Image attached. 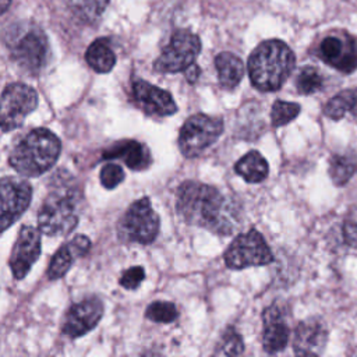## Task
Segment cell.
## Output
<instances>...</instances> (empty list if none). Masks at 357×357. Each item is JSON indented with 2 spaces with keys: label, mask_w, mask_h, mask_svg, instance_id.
Instances as JSON below:
<instances>
[{
  "label": "cell",
  "mask_w": 357,
  "mask_h": 357,
  "mask_svg": "<svg viewBox=\"0 0 357 357\" xmlns=\"http://www.w3.org/2000/svg\"><path fill=\"white\" fill-rule=\"evenodd\" d=\"M176 206L188 223L216 234H231L240 223L237 205L218 188L198 181H184L178 187Z\"/></svg>",
  "instance_id": "obj_1"
},
{
  "label": "cell",
  "mask_w": 357,
  "mask_h": 357,
  "mask_svg": "<svg viewBox=\"0 0 357 357\" xmlns=\"http://www.w3.org/2000/svg\"><path fill=\"white\" fill-rule=\"evenodd\" d=\"M296 66L293 50L282 40L271 39L259 43L248 57L251 84L264 92L282 88Z\"/></svg>",
  "instance_id": "obj_2"
},
{
  "label": "cell",
  "mask_w": 357,
  "mask_h": 357,
  "mask_svg": "<svg viewBox=\"0 0 357 357\" xmlns=\"http://www.w3.org/2000/svg\"><path fill=\"white\" fill-rule=\"evenodd\" d=\"M61 142L47 128H33L11 151L10 165L25 177L46 173L59 159Z\"/></svg>",
  "instance_id": "obj_3"
},
{
  "label": "cell",
  "mask_w": 357,
  "mask_h": 357,
  "mask_svg": "<svg viewBox=\"0 0 357 357\" xmlns=\"http://www.w3.org/2000/svg\"><path fill=\"white\" fill-rule=\"evenodd\" d=\"M74 188L59 187L43 201L38 212V229L47 236H66L78 223L77 201Z\"/></svg>",
  "instance_id": "obj_4"
},
{
  "label": "cell",
  "mask_w": 357,
  "mask_h": 357,
  "mask_svg": "<svg viewBox=\"0 0 357 357\" xmlns=\"http://www.w3.org/2000/svg\"><path fill=\"white\" fill-rule=\"evenodd\" d=\"M159 233V216L149 198L137 199L119 222V234L124 241L151 244Z\"/></svg>",
  "instance_id": "obj_5"
},
{
  "label": "cell",
  "mask_w": 357,
  "mask_h": 357,
  "mask_svg": "<svg viewBox=\"0 0 357 357\" xmlns=\"http://www.w3.org/2000/svg\"><path fill=\"white\" fill-rule=\"evenodd\" d=\"M223 131L222 119L197 113L190 116L180 128L178 148L187 158H195L209 148Z\"/></svg>",
  "instance_id": "obj_6"
},
{
  "label": "cell",
  "mask_w": 357,
  "mask_h": 357,
  "mask_svg": "<svg viewBox=\"0 0 357 357\" xmlns=\"http://www.w3.org/2000/svg\"><path fill=\"white\" fill-rule=\"evenodd\" d=\"M223 257L226 266L230 269L268 265L273 261V254L264 236L255 229L238 234L225 251Z\"/></svg>",
  "instance_id": "obj_7"
},
{
  "label": "cell",
  "mask_w": 357,
  "mask_h": 357,
  "mask_svg": "<svg viewBox=\"0 0 357 357\" xmlns=\"http://www.w3.org/2000/svg\"><path fill=\"white\" fill-rule=\"evenodd\" d=\"M38 106L36 91L22 82H13L0 95V128L13 131L22 126L25 117Z\"/></svg>",
  "instance_id": "obj_8"
},
{
  "label": "cell",
  "mask_w": 357,
  "mask_h": 357,
  "mask_svg": "<svg viewBox=\"0 0 357 357\" xmlns=\"http://www.w3.org/2000/svg\"><path fill=\"white\" fill-rule=\"evenodd\" d=\"M201 52L199 38L187 31H176L170 42L162 49L160 56L155 60L153 68L162 74H173L184 71L191 66Z\"/></svg>",
  "instance_id": "obj_9"
},
{
  "label": "cell",
  "mask_w": 357,
  "mask_h": 357,
  "mask_svg": "<svg viewBox=\"0 0 357 357\" xmlns=\"http://www.w3.org/2000/svg\"><path fill=\"white\" fill-rule=\"evenodd\" d=\"M13 60L24 71L38 74L46 64L49 45L45 33L38 28H28L8 42Z\"/></svg>",
  "instance_id": "obj_10"
},
{
  "label": "cell",
  "mask_w": 357,
  "mask_h": 357,
  "mask_svg": "<svg viewBox=\"0 0 357 357\" xmlns=\"http://www.w3.org/2000/svg\"><path fill=\"white\" fill-rule=\"evenodd\" d=\"M32 187L24 178H0V234L8 229L29 206Z\"/></svg>",
  "instance_id": "obj_11"
},
{
  "label": "cell",
  "mask_w": 357,
  "mask_h": 357,
  "mask_svg": "<svg viewBox=\"0 0 357 357\" xmlns=\"http://www.w3.org/2000/svg\"><path fill=\"white\" fill-rule=\"evenodd\" d=\"M40 255V230L32 226H22L10 255V269L14 279L26 276Z\"/></svg>",
  "instance_id": "obj_12"
},
{
  "label": "cell",
  "mask_w": 357,
  "mask_h": 357,
  "mask_svg": "<svg viewBox=\"0 0 357 357\" xmlns=\"http://www.w3.org/2000/svg\"><path fill=\"white\" fill-rule=\"evenodd\" d=\"M103 303L99 297H88L70 307L66 314L63 333L71 339L81 337L92 331L103 317Z\"/></svg>",
  "instance_id": "obj_13"
},
{
  "label": "cell",
  "mask_w": 357,
  "mask_h": 357,
  "mask_svg": "<svg viewBox=\"0 0 357 357\" xmlns=\"http://www.w3.org/2000/svg\"><path fill=\"white\" fill-rule=\"evenodd\" d=\"M132 100L146 114L155 117H166L176 113L177 106L172 95L144 79L132 82L131 88Z\"/></svg>",
  "instance_id": "obj_14"
},
{
  "label": "cell",
  "mask_w": 357,
  "mask_h": 357,
  "mask_svg": "<svg viewBox=\"0 0 357 357\" xmlns=\"http://www.w3.org/2000/svg\"><path fill=\"white\" fill-rule=\"evenodd\" d=\"M319 57L333 68L350 74L357 68V40L326 36L319 45Z\"/></svg>",
  "instance_id": "obj_15"
},
{
  "label": "cell",
  "mask_w": 357,
  "mask_h": 357,
  "mask_svg": "<svg viewBox=\"0 0 357 357\" xmlns=\"http://www.w3.org/2000/svg\"><path fill=\"white\" fill-rule=\"evenodd\" d=\"M328 332L322 322L310 318L297 325L293 337V349L296 354L318 356L325 347Z\"/></svg>",
  "instance_id": "obj_16"
},
{
  "label": "cell",
  "mask_w": 357,
  "mask_h": 357,
  "mask_svg": "<svg viewBox=\"0 0 357 357\" xmlns=\"http://www.w3.org/2000/svg\"><path fill=\"white\" fill-rule=\"evenodd\" d=\"M264 336L265 351L275 354L282 351L289 342V328L278 304H272L264 311Z\"/></svg>",
  "instance_id": "obj_17"
},
{
  "label": "cell",
  "mask_w": 357,
  "mask_h": 357,
  "mask_svg": "<svg viewBox=\"0 0 357 357\" xmlns=\"http://www.w3.org/2000/svg\"><path fill=\"white\" fill-rule=\"evenodd\" d=\"M103 159H121L131 170H144L151 165L148 148L134 139H124L113 144L102 155Z\"/></svg>",
  "instance_id": "obj_18"
},
{
  "label": "cell",
  "mask_w": 357,
  "mask_h": 357,
  "mask_svg": "<svg viewBox=\"0 0 357 357\" xmlns=\"http://www.w3.org/2000/svg\"><path fill=\"white\" fill-rule=\"evenodd\" d=\"M215 67L219 82L226 89L237 86L244 77V64L240 57L230 52H222L215 57Z\"/></svg>",
  "instance_id": "obj_19"
},
{
  "label": "cell",
  "mask_w": 357,
  "mask_h": 357,
  "mask_svg": "<svg viewBox=\"0 0 357 357\" xmlns=\"http://www.w3.org/2000/svg\"><path fill=\"white\" fill-rule=\"evenodd\" d=\"M234 170L247 183H259L268 176L269 166L259 152L250 151L237 160V163L234 165Z\"/></svg>",
  "instance_id": "obj_20"
},
{
  "label": "cell",
  "mask_w": 357,
  "mask_h": 357,
  "mask_svg": "<svg viewBox=\"0 0 357 357\" xmlns=\"http://www.w3.org/2000/svg\"><path fill=\"white\" fill-rule=\"evenodd\" d=\"M86 63L99 74L109 73L116 64V54L105 38L93 40L85 53Z\"/></svg>",
  "instance_id": "obj_21"
},
{
  "label": "cell",
  "mask_w": 357,
  "mask_h": 357,
  "mask_svg": "<svg viewBox=\"0 0 357 357\" xmlns=\"http://www.w3.org/2000/svg\"><path fill=\"white\" fill-rule=\"evenodd\" d=\"M349 112L357 116V88L339 92L324 106V114L332 120H340Z\"/></svg>",
  "instance_id": "obj_22"
},
{
  "label": "cell",
  "mask_w": 357,
  "mask_h": 357,
  "mask_svg": "<svg viewBox=\"0 0 357 357\" xmlns=\"http://www.w3.org/2000/svg\"><path fill=\"white\" fill-rule=\"evenodd\" d=\"M75 258L77 257L74 255V252H73V250L68 244L60 247L54 252V255L52 257V261L49 264V268H47V272H46L47 279L56 280V279L64 276L67 273V271L71 268Z\"/></svg>",
  "instance_id": "obj_23"
},
{
  "label": "cell",
  "mask_w": 357,
  "mask_h": 357,
  "mask_svg": "<svg viewBox=\"0 0 357 357\" xmlns=\"http://www.w3.org/2000/svg\"><path fill=\"white\" fill-rule=\"evenodd\" d=\"M356 170L353 159L344 155H333L329 160V176L335 185H344Z\"/></svg>",
  "instance_id": "obj_24"
},
{
  "label": "cell",
  "mask_w": 357,
  "mask_h": 357,
  "mask_svg": "<svg viewBox=\"0 0 357 357\" xmlns=\"http://www.w3.org/2000/svg\"><path fill=\"white\" fill-rule=\"evenodd\" d=\"M322 85H324V77L312 66L303 67L296 78V86L298 92L303 95H311L314 92H318L322 88Z\"/></svg>",
  "instance_id": "obj_25"
},
{
  "label": "cell",
  "mask_w": 357,
  "mask_h": 357,
  "mask_svg": "<svg viewBox=\"0 0 357 357\" xmlns=\"http://www.w3.org/2000/svg\"><path fill=\"white\" fill-rule=\"evenodd\" d=\"M300 105L298 103H291L286 100H276L272 106L271 110V120L275 127H282L286 126L287 123L293 121L298 114H300Z\"/></svg>",
  "instance_id": "obj_26"
},
{
  "label": "cell",
  "mask_w": 357,
  "mask_h": 357,
  "mask_svg": "<svg viewBox=\"0 0 357 357\" xmlns=\"http://www.w3.org/2000/svg\"><path fill=\"white\" fill-rule=\"evenodd\" d=\"M145 317L153 322L169 324L177 318V310L173 303L169 301H155L148 305Z\"/></svg>",
  "instance_id": "obj_27"
},
{
  "label": "cell",
  "mask_w": 357,
  "mask_h": 357,
  "mask_svg": "<svg viewBox=\"0 0 357 357\" xmlns=\"http://www.w3.org/2000/svg\"><path fill=\"white\" fill-rule=\"evenodd\" d=\"M244 351V343L241 336L233 329L227 328L218 344V349L215 354H223V356H238Z\"/></svg>",
  "instance_id": "obj_28"
},
{
  "label": "cell",
  "mask_w": 357,
  "mask_h": 357,
  "mask_svg": "<svg viewBox=\"0 0 357 357\" xmlns=\"http://www.w3.org/2000/svg\"><path fill=\"white\" fill-rule=\"evenodd\" d=\"M109 0H75L74 10L84 20L93 21L98 18L106 8Z\"/></svg>",
  "instance_id": "obj_29"
},
{
  "label": "cell",
  "mask_w": 357,
  "mask_h": 357,
  "mask_svg": "<svg viewBox=\"0 0 357 357\" xmlns=\"http://www.w3.org/2000/svg\"><path fill=\"white\" fill-rule=\"evenodd\" d=\"M124 180V170L117 163H107L100 170V183L106 190H113Z\"/></svg>",
  "instance_id": "obj_30"
},
{
  "label": "cell",
  "mask_w": 357,
  "mask_h": 357,
  "mask_svg": "<svg viewBox=\"0 0 357 357\" xmlns=\"http://www.w3.org/2000/svg\"><path fill=\"white\" fill-rule=\"evenodd\" d=\"M343 236L349 245L357 247V204H354L347 212L343 223Z\"/></svg>",
  "instance_id": "obj_31"
},
{
  "label": "cell",
  "mask_w": 357,
  "mask_h": 357,
  "mask_svg": "<svg viewBox=\"0 0 357 357\" xmlns=\"http://www.w3.org/2000/svg\"><path fill=\"white\" fill-rule=\"evenodd\" d=\"M144 278H145V271H144V268L137 265V266H131L130 269L124 271L123 275H121V278H120V280H119V283H120V286H123L124 289L134 290V289H137V287L142 283Z\"/></svg>",
  "instance_id": "obj_32"
},
{
  "label": "cell",
  "mask_w": 357,
  "mask_h": 357,
  "mask_svg": "<svg viewBox=\"0 0 357 357\" xmlns=\"http://www.w3.org/2000/svg\"><path fill=\"white\" fill-rule=\"evenodd\" d=\"M68 245L71 247L74 255L78 258V257H84L89 248H91V240L86 237V236H82V234H78L75 236L70 243Z\"/></svg>",
  "instance_id": "obj_33"
},
{
  "label": "cell",
  "mask_w": 357,
  "mask_h": 357,
  "mask_svg": "<svg viewBox=\"0 0 357 357\" xmlns=\"http://www.w3.org/2000/svg\"><path fill=\"white\" fill-rule=\"evenodd\" d=\"M184 74H185V78H187V81L188 82H195L197 79H198V77H199V74H201V70H199V67L197 66V64H191V66H188L185 70H184Z\"/></svg>",
  "instance_id": "obj_34"
},
{
  "label": "cell",
  "mask_w": 357,
  "mask_h": 357,
  "mask_svg": "<svg viewBox=\"0 0 357 357\" xmlns=\"http://www.w3.org/2000/svg\"><path fill=\"white\" fill-rule=\"evenodd\" d=\"M10 3L11 0H0V15L7 11V8L10 7Z\"/></svg>",
  "instance_id": "obj_35"
}]
</instances>
